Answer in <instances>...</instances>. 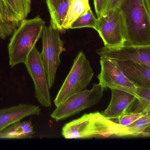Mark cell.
Instances as JSON below:
<instances>
[{"label": "cell", "mask_w": 150, "mask_h": 150, "mask_svg": "<svg viewBox=\"0 0 150 150\" xmlns=\"http://www.w3.org/2000/svg\"><path fill=\"white\" fill-rule=\"evenodd\" d=\"M62 136L67 139L132 136L129 128L96 112L84 114L64 125Z\"/></svg>", "instance_id": "obj_1"}, {"label": "cell", "mask_w": 150, "mask_h": 150, "mask_svg": "<svg viewBox=\"0 0 150 150\" xmlns=\"http://www.w3.org/2000/svg\"><path fill=\"white\" fill-rule=\"evenodd\" d=\"M45 23L39 16L22 20L8 45L9 63L11 68L25 63L30 52L42 36Z\"/></svg>", "instance_id": "obj_2"}, {"label": "cell", "mask_w": 150, "mask_h": 150, "mask_svg": "<svg viewBox=\"0 0 150 150\" xmlns=\"http://www.w3.org/2000/svg\"><path fill=\"white\" fill-rule=\"evenodd\" d=\"M119 9L125 20V45H150V16L144 0H123Z\"/></svg>", "instance_id": "obj_3"}, {"label": "cell", "mask_w": 150, "mask_h": 150, "mask_svg": "<svg viewBox=\"0 0 150 150\" xmlns=\"http://www.w3.org/2000/svg\"><path fill=\"white\" fill-rule=\"evenodd\" d=\"M93 75L90 62L83 51H80L54 100L56 107L73 95L85 90Z\"/></svg>", "instance_id": "obj_4"}, {"label": "cell", "mask_w": 150, "mask_h": 150, "mask_svg": "<svg viewBox=\"0 0 150 150\" xmlns=\"http://www.w3.org/2000/svg\"><path fill=\"white\" fill-rule=\"evenodd\" d=\"M97 31L106 47H120L127 43L125 20L119 8L108 11L98 18Z\"/></svg>", "instance_id": "obj_5"}, {"label": "cell", "mask_w": 150, "mask_h": 150, "mask_svg": "<svg viewBox=\"0 0 150 150\" xmlns=\"http://www.w3.org/2000/svg\"><path fill=\"white\" fill-rule=\"evenodd\" d=\"M43 48L41 53L43 63L47 75L49 88L55 81L56 72L61 63L60 56L66 51L64 42L61 39L59 31L52 25L45 26L42 33Z\"/></svg>", "instance_id": "obj_6"}, {"label": "cell", "mask_w": 150, "mask_h": 150, "mask_svg": "<svg viewBox=\"0 0 150 150\" xmlns=\"http://www.w3.org/2000/svg\"><path fill=\"white\" fill-rule=\"evenodd\" d=\"M104 88L99 83L94 84L91 90H85L68 99L51 114L56 121L62 120L91 108L98 104L103 96Z\"/></svg>", "instance_id": "obj_7"}, {"label": "cell", "mask_w": 150, "mask_h": 150, "mask_svg": "<svg viewBox=\"0 0 150 150\" xmlns=\"http://www.w3.org/2000/svg\"><path fill=\"white\" fill-rule=\"evenodd\" d=\"M25 64L34 83L36 99L41 105L50 107L52 101L47 75L41 53L36 46L30 52Z\"/></svg>", "instance_id": "obj_8"}, {"label": "cell", "mask_w": 150, "mask_h": 150, "mask_svg": "<svg viewBox=\"0 0 150 150\" xmlns=\"http://www.w3.org/2000/svg\"><path fill=\"white\" fill-rule=\"evenodd\" d=\"M101 70L98 75L99 83L104 89L121 90L133 94L138 100L137 87L112 59L100 57Z\"/></svg>", "instance_id": "obj_9"}, {"label": "cell", "mask_w": 150, "mask_h": 150, "mask_svg": "<svg viewBox=\"0 0 150 150\" xmlns=\"http://www.w3.org/2000/svg\"><path fill=\"white\" fill-rule=\"evenodd\" d=\"M100 57H106L115 60H130L143 63L150 67V45H129L116 48L104 46L97 51Z\"/></svg>", "instance_id": "obj_10"}, {"label": "cell", "mask_w": 150, "mask_h": 150, "mask_svg": "<svg viewBox=\"0 0 150 150\" xmlns=\"http://www.w3.org/2000/svg\"><path fill=\"white\" fill-rule=\"evenodd\" d=\"M31 0H0V13L4 19L18 27L31 11Z\"/></svg>", "instance_id": "obj_11"}, {"label": "cell", "mask_w": 150, "mask_h": 150, "mask_svg": "<svg viewBox=\"0 0 150 150\" xmlns=\"http://www.w3.org/2000/svg\"><path fill=\"white\" fill-rule=\"evenodd\" d=\"M113 60L137 87L150 89V66L130 60Z\"/></svg>", "instance_id": "obj_12"}, {"label": "cell", "mask_w": 150, "mask_h": 150, "mask_svg": "<svg viewBox=\"0 0 150 150\" xmlns=\"http://www.w3.org/2000/svg\"><path fill=\"white\" fill-rule=\"evenodd\" d=\"M112 97L107 108L102 114L110 119H118L122 115L128 112L129 108L137 100L133 94L121 90H111Z\"/></svg>", "instance_id": "obj_13"}, {"label": "cell", "mask_w": 150, "mask_h": 150, "mask_svg": "<svg viewBox=\"0 0 150 150\" xmlns=\"http://www.w3.org/2000/svg\"><path fill=\"white\" fill-rule=\"evenodd\" d=\"M40 107L32 105L19 104L7 108L0 109V133L11 125L25 117L33 115H39Z\"/></svg>", "instance_id": "obj_14"}, {"label": "cell", "mask_w": 150, "mask_h": 150, "mask_svg": "<svg viewBox=\"0 0 150 150\" xmlns=\"http://www.w3.org/2000/svg\"><path fill=\"white\" fill-rule=\"evenodd\" d=\"M71 0H46L51 16V25L59 31H64L63 24L67 17Z\"/></svg>", "instance_id": "obj_15"}, {"label": "cell", "mask_w": 150, "mask_h": 150, "mask_svg": "<svg viewBox=\"0 0 150 150\" xmlns=\"http://www.w3.org/2000/svg\"><path fill=\"white\" fill-rule=\"evenodd\" d=\"M35 134L30 121H18L0 133V139H23L32 137Z\"/></svg>", "instance_id": "obj_16"}, {"label": "cell", "mask_w": 150, "mask_h": 150, "mask_svg": "<svg viewBox=\"0 0 150 150\" xmlns=\"http://www.w3.org/2000/svg\"><path fill=\"white\" fill-rule=\"evenodd\" d=\"M90 8L89 0H71L67 15L63 24L64 30L70 29L75 20Z\"/></svg>", "instance_id": "obj_17"}, {"label": "cell", "mask_w": 150, "mask_h": 150, "mask_svg": "<svg viewBox=\"0 0 150 150\" xmlns=\"http://www.w3.org/2000/svg\"><path fill=\"white\" fill-rule=\"evenodd\" d=\"M98 18L95 17L91 8L72 24L70 29H80L84 27L93 28L97 31Z\"/></svg>", "instance_id": "obj_18"}, {"label": "cell", "mask_w": 150, "mask_h": 150, "mask_svg": "<svg viewBox=\"0 0 150 150\" xmlns=\"http://www.w3.org/2000/svg\"><path fill=\"white\" fill-rule=\"evenodd\" d=\"M150 125V117L144 114L134 122L128 126L132 134V136H139L141 132Z\"/></svg>", "instance_id": "obj_19"}, {"label": "cell", "mask_w": 150, "mask_h": 150, "mask_svg": "<svg viewBox=\"0 0 150 150\" xmlns=\"http://www.w3.org/2000/svg\"><path fill=\"white\" fill-rule=\"evenodd\" d=\"M143 115L142 112H127L118 119V123L123 127H128Z\"/></svg>", "instance_id": "obj_20"}, {"label": "cell", "mask_w": 150, "mask_h": 150, "mask_svg": "<svg viewBox=\"0 0 150 150\" xmlns=\"http://www.w3.org/2000/svg\"><path fill=\"white\" fill-rule=\"evenodd\" d=\"M17 27L6 21L0 13V39H5L12 36Z\"/></svg>", "instance_id": "obj_21"}, {"label": "cell", "mask_w": 150, "mask_h": 150, "mask_svg": "<svg viewBox=\"0 0 150 150\" xmlns=\"http://www.w3.org/2000/svg\"><path fill=\"white\" fill-rule=\"evenodd\" d=\"M137 92L139 97L138 102H150V89L137 87Z\"/></svg>", "instance_id": "obj_22"}, {"label": "cell", "mask_w": 150, "mask_h": 150, "mask_svg": "<svg viewBox=\"0 0 150 150\" xmlns=\"http://www.w3.org/2000/svg\"><path fill=\"white\" fill-rule=\"evenodd\" d=\"M94 8L98 18L103 14L106 0H93Z\"/></svg>", "instance_id": "obj_23"}, {"label": "cell", "mask_w": 150, "mask_h": 150, "mask_svg": "<svg viewBox=\"0 0 150 150\" xmlns=\"http://www.w3.org/2000/svg\"><path fill=\"white\" fill-rule=\"evenodd\" d=\"M133 112H142L143 114L148 115L150 117V102H138V108Z\"/></svg>", "instance_id": "obj_24"}, {"label": "cell", "mask_w": 150, "mask_h": 150, "mask_svg": "<svg viewBox=\"0 0 150 150\" xmlns=\"http://www.w3.org/2000/svg\"><path fill=\"white\" fill-rule=\"evenodd\" d=\"M123 1V0H106L103 14L110 10L119 8Z\"/></svg>", "instance_id": "obj_25"}, {"label": "cell", "mask_w": 150, "mask_h": 150, "mask_svg": "<svg viewBox=\"0 0 150 150\" xmlns=\"http://www.w3.org/2000/svg\"><path fill=\"white\" fill-rule=\"evenodd\" d=\"M139 137H150V125L144 129L139 135Z\"/></svg>", "instance_id": "obj_26"}, {"label": "cell", "mask_w": 150, "mask_h": 150, "mask_svg": "<svg viewBox=\"0 0 150 150\" xmlns=\"http://www.w3.org/2000/svg\"><path fill=\"white\" fill-rule=\"evenodd\" d=\"M144 1L150 16V0H144Z\"/></svg>", "instance_id": "obj_27"}]
</instances>
